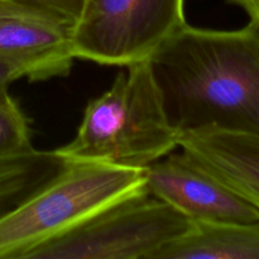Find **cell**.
I'll return each mask as SVG.
<instances>
[{"mask_svg":"<svg viewBox=\"0 0 259 259\" xmlns=\"http://www.w3.org/2000/svg\"><path fill=\"white\" fill-rule=\"evenodd\" d=\"M23 77H29V71L24 65L0 57V88H8Z\"/></svg>","mask_w":259,"mask_h":259,"instance_id":"cell-13","label":"cell"},{"mask_svg":"<svg viewBox=\"0 0 259 259\" xmlns=\"http://www.w3.org/2000/svg\"><path fill=\"white\" fill-rule=\"evenodd\" d=\"M68 163L56 149L0 154V219L60 176Z\"/></svg>","mask_w":259,"mask_h":259,"instance_id":"cell-10","label":"cell"},{"mask_svg":"<svg viewBox=\"0 0 259 259\" xmlns=\"http://www.w3.org/2000/svg\"><path fill=\"white\" fill-rule=\"evenodd\" d=\"M32 148L34 147L27 116L8 88H0V154L19 153Z\"/></svg>","mask_w":259,"mask_h":259,"instance_id":"cell-11","label":"cell"},{"mask_svg":"<svg viewBox=\"0 0 259 259\" xmlns=\"http://www.w3.org/2000/svg\"><path fill=\"white\" fill-rule=\"evenodd\" d=\"M227 2L244 10L249 17V20L259 23V0H227Z\"/></svg>","mask_w":259,"mask_h":259,"instance_id":"cell-14","label":"cell"},{"mask_svg":"<svg viewBox=\"0 0 259 259\" xmlns=\"http://www.w3.org/2000/svg\"><path fill=\"white\" fill-rule=\"evenodd\" d=\"M0 57L24 65L29 81L66 76L73 61L70 30L0 2Z\"/></svg>","mask_w":259,"mask_h":259,"instance_id":"cell-7","label":"cell"},{"mask_svg":"<svg viewBox=\"0 0 259 259\" xmlns=\"http://www.w3.org/2000/svg\"><path fill=\"white\" fill-rule=\"evenodd\" d=\"M27 10L48 23L71 29L75 25L85 0H0Z\"/></svg>","mask_w":259,"mask_h":259,"instance_id":"cell-12","label":"cell"},{"mask_svg":"<svg viewBox=\"0 0 259 259\" xmlns=\"http://www.w3.org/2000/svg\"><path fill=\"white\" fill-rule=\"evenodd\" d=\"M185 0H85L70 32L73 60L126 66L149 56L186 24Z\"/></svg>","mask_w":259,"mask_h":259,"instance_id":"cell-5","label":"cell"},{"mask_svg":"<svg viewBox=\"0 0 259 259\" xmlns=\"http://www.w3.org/2000/svg\"><path fill=\"white\" fill-rule=\"evenodd\" d=\"M149 195L192 222L259 223V210L181 152L143 169Z\"/></svg>","mask_w":259,"mask_h":259,"instance_id":"cell-6","label":"cell"},{"mask_svg":"<svg viewBox=\"0 0 259 259\" xmlns=\"http://www.w3.org/2000/svg\"><path fill=\"white\" fill-rule=\"evenodd\" d=\"M259 259V223L192 222L153 259Z\"/></svg>","mask_w":259,"mask_h":259,"instance_id":"cell-9","label":"cell"},{"mask_svg":"<svg viewBox=\"0 0 259 259\" xmlns=\"http://www.w3.org/2000/svg\"><path fill=\"white\" fill-rule=\"evenodd\" d=\"M190 224L185 215L143 190L38 245L25 259H153Z\"/></svg>","mask_w":259,"mask_h":259,"instance_id":"cell-4","label":"cell"},{"mask_svg":"<svg viewBox=\"0 0 259 259\" xmlns=\"http://www.w3.org/2000/svg\"><path fill=\"white\" fill-rule=\"evenodd\" d=\"M164 113L180 137L259 136V23L235 30L186 23L148 57Z\"/></svg>","mask_w":259,"mask_h":259,"instance_id":"cell-1","label":"cell"},{"mask_svg":"<svg viewBox=\"0 0 259 259\" xmlns=\"http://www.w3.org/2000/svg\"><path fill=\"white\" fill-rule=\"evenodd\" d=\"M179 142L146 60L126 66L109 90L89 101L76 136L56 151L68 162L144 169Z\"/></svg>","mask_w":259,"mask_h":259,"instance_id":"cell-2","label":"cell"},{"mask_svg":"<svg viewBox=\"0 0 259 259\" xmlns=\"http://www.w3.org/2000/svg\"><path fill=\"white\" fill-rule=\"evenodd\" d=\"M143 190V169L70 162L60 176L0 219V259H25L38 245Z\"/></svg>","mask_w":259,"mask_h":259,"instance_id":"cell-3","label":"cell"},{"mask_svg":"<svg viewBox=\"0 0 259 259\" xmlns=\"http://www.w3.org/2000/svg\"><path fill=\"white\" fill-rule=\"evenodd\" d=\"M179 147L228 189L259 210V136L197 132L180 137Z\"/></svg>","mask_w":259,"mask_h":259,"instance_id":"cell-8","label":"cell"}]
</instances>
